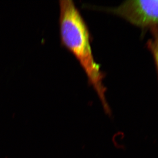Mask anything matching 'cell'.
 Returning a JSON list of instances; mask_svg holds the SVG:
<instances>
[{"mask_svg": "<svg viewBox=\"0 0 158 158\" xmlns=\"http://www.w3.org/2000/svg\"><path fill=\"white\" fill-rule=\"evenodd\" d=\"M59 28L62 45L77 58L87 75L88 82L94 88L108 114L111 113L103 84L104 74L95 62L91 45L89 30L72 1H59Z\"/></svg>", "mask_w": 158, "mask_h": 158, "instance_id": "obj_1", "label": "cell"}, {"mask_svg": "<svg viewBox=\"0 0 158 158\" xmlns=\"http://www.w3.org/2000/svg\"><path fill=\"white\" fill-rule=\"evenodd\" d=\"M95 8L118 15L141 28L158 26V0H128L115 8Z\"/></svg>", "mask_w": 158, "mask_h": 158, "instance_id": "obj_2", "label": "cell"}, {"mask_svg": "<svg viewBox=\"0 0 158 158\" xmlns=\"http://www.w3.org/2000/svg\"><path fill=\"white\" fill-rule=\"evenodd\" d=\"M152 37L147 42V47L154 59L158 75V26L151 28Z\"/></svg>", "mask_w": 158, "mask_h": 158, "instance_id": "obj_3", "label": "cell"}]
</instances>
